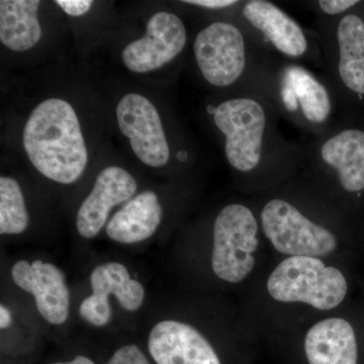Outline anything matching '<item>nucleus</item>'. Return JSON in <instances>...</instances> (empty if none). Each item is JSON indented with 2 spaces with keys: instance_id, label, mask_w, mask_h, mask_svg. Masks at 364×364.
<instances>
[{
  "instance_id": "f257e3e1",
  "label": "nucleus",
  "mask_w": 364,
  "mask_h": 364,
  "mask_svg": "<svg viewBox=\"0 0 364 364\" xmlns=\"http://www.w3.org/2000/svg\"><path fill=\"white\" fill-rule=\"evenodd\" d=\"M23 143L36 169L53 181L74 183L85 172L88 162L85 138L77 114L65 100L41 102L26 122Z\"/></svg>"
},
{
  "instance_id": "f03ea898",
  "label": "nucleus",
  "mask_w": 364,
  "mask_h": 364,
  "mask_svg": "<svg viewBox=\"0 0 364 364\" xmlns=\"http://www.w3.org/2000/svg\"><path fill=\"white\" fill-rule=\"evenodd\" d=\"M267 291L282 303H305L329 311L343 301L347 282L339 269L326 267L317 257L291 256L273 270Z\"/></svg>"
},
{
  "instance_id": "7ed1b4c3",
  "label": "nucleus",
  "mask_w": 364,
  "mask_h": 364,
  "mask_svg": "<svg viewBox=\"0 0 364 364\" xmlns=\"http://www.w3.org/2000/svg\"><path fill=\"white\" fill-rule=\"evenodd\" d=\"M257 222L247 207L227 205L214 226L213 272L224 282L238 284L252 272L258 248Z\"/></svg>"
},
{
  "instance_id": "20e7f679",
  "label": "nucleus",
  "mask_w": 364,
  "mask_h": 364,
  "mask_svg": "<svg viewBox=\"0 0 364 364\" xmlns=\"http://www.w3.org/2000/svg\"><path fill=\"white\" fill-rule=\"evenodd\" d=\"M263 230L279 252L291 256H325L337 247L331 231L310 221L284 200L268 202L261 212Z\"/></svg>"
},
{
  "instance_id": "39448f33",
  "label": "nucleus",
  "mask_w": 364,
  "mask_h": 364,
  "mask_svg": "<svg viewBox=\"0 0 364 364\" xmlns=\"http://www.w3.org/2000/svg\"><path fill=\"white\" fill-rule=\"evenodd\" d=\"M214 121L226 138L225 152L231 166L241 172L256 168L267 124L262 107L251 98L227 100L215 109Z\"/></svg>"
},
{
  "instance_id": "423d86ee",
  "label": "nucleus",
  "mask_w": 364,
  "mask_h": 364,
  "mask_svg": "<svg viewBox=\"0 0 364 364\" xmlns=\"http://www.w3.org/2000/svg\"><path fill=\"white\" fill-rule=\"evenodd\" d=\"M196 63L212 85H233L246 66L245 41L239 28L217 21L198 33L195 42Z\"/></svg>"
},
{
  "instance_id": "0eeeda50",
  "label": "nucleus",
  "mask_w": 364,
  "mask_h": 364,
  "mask_svg": "<svg viewBox=\"0 0 364 364\" xmlns=\"http://www.w3.org/2000/svg\"><path fill=\"white\" fill-rule=\"evenodd\" d=\"M92 294L81 301L79 315L95 327H105L112 320L109 296H114L119 306L128 312H136L145 301V289L133 279L128 268L119 262L97 265L90 273Z\"/></svg>"
},
{
  "instance_id": "6e6552de",
  "label": "nucleus",
  "mask_w": 364,
  "mask_h": 364,
  "mask_svg": "<svg viewBox=\"0 0 364 364\" xmlns=\"http://www.w3.org/2000/svg\"><path fill=\"white\" fill-rule=\"evenodd\" d=\"M119 130L130 140L136 156L151 167L164 166L170 151L156 107L148 98L129 93L117 107Z\"/></svg>"
},
{
  "instance_id": "1a4fd4ad",
  "label": "nucleus",
  "mask_w": 364,
  "mask_h": 364,
  "mask_svg": "<svg viewBox=\"0 0 364 364\" xmlns=\"http://www.w3.org/2000/svg\"><path fill=\"white\" fill-rule=\"evenodd\" d=\"M16 287L32 294L40 315L51 325L61 326L70 315V291L65 273L51 262L18 260L11 267Z\"/></svg>"
},
{
  "instance_id": "9d476101",
  "label": "nucleus",
  "mask_w": 364,
  "mask_h": 364,
  "mask_svg": "<svg viewBox=\"0 0 364 364\" xmlns=\"http://www.w3.org/2000/svg\"><path fill=\"white\" fill-rule=\"evenodd\" d=\"M186 44V30L181 18L160 11L148 21L145 36L124 48L123 61L129 70L147 73L172 61Z\"/></svg>"
},
{
  "instance_id": "9b49d317",
  "label": "nucleus",
  "mask_w": 364,
  "mask_h": 364,
  "mask_svg": "<svg viewBox=\"0 0 364 364\" xmlns=\"http://www.w3.org/2000/svg\"><path fill=\"white\" fill-rule=\"evenodd\" d=\"M148 350L157 364H221L214 347L195 327L176 320L153 326Z\"/></svg>"
},
{
  "instance_id": "f8f14e48",
  "label": "nucleus",
  "mask_w": 364,
  "mask_h": 364,
  "mask_svg": "<svg viewBox=\"0 0 364 364\" xmlns=\"http://www.w3.org/2000/svg\"><path fill=\"white\" fill-rule=\"evenodd\" d=\"M136 191L135 178L122 167L102 170L90 195L79 208L76 228L85 239H92L107 224L112 208L130 200Z\"/></svg>"
},
{
  "instance_id": "ddd939ff",
  "label": "nucleus",
  "mask_w": 364,
  "mask_h": 364,
  "mask_svg": "<svg viewBox=\"0 0 364 364\" xmlns=\"http://www.w3.org/2000/svg\"><path fill=\"white\" fill-rule=\"evenodd\" d=\"M310 364H358V343L350 323L344 318L320 321L306 335Z\"/></svg>"
},
{
  "instance_id": "4468645a",
  "label": "nucleus",
  "mask_w": 364,
  "mask_h": 364,
  "mask_svg": "<svg viewBox=\"0 0 364 364\" xmlns=\"http://www.w3.org/2000/svg\"><path fill=\"white\" fill-rule=\"evenodd\" d=\"M163 210L154 191H146L129 200L105 227L107 237L119 244L140 243L149 239L161 224Z\"/></svg>"
},
{
  "instance_id": "2eb2a0df",
  "label": "nucleus",
  "mask_w": 364,
  "mask_h": 364,
  "mask_svg": "<svg viewBox=\"0 0 364 364\" xmlns=\"http://www.w3.org/2000/svg\"><path fill=\"white\" fill-rule=\"evenodd\" d=\"M243 14L279 52L289 57L305 54L308 48L305 33L293 18L275 4L265 0H251L244 6Z\"/></svg>"
},
{
  "instance_id": "dca6fc26",
  "label": "nucleus",
  "mask_w": 364,
  "mask_h": 364,
  "mask_svg": "<svg viewBox=\"0 0 364 364\" xmlns=\"http://www.w3.org/2000/svg\"><path fill=\"white\" fill-rule=\"evenodd\" d=\"M321 156L338 172L345 191L356 193L364 189V132L345 130L331 136L321 148Z\"/></svg>"
},
{
  "instance_id": "f3484780",
  "label": "nucleus",
  "mask_w": 364,
  "mask_h": 364,
  "mask_svg": "<svg viewBox=\"0 0 364 364\" xmlns=\"http://www.w3.org/2000/svg\"><path fill=\"white\" fill-rule=\"evenodd\" d=\"M39 0H1L0 1V41L16 52L28 51L42 37L38 11Z\"/></svg>"
},
{
  "instance_id": "a211bd4d",
  "label": "nucleus",
  "mask_w": 364,
  "mask_h": 364,
  "mask_svg": "<svg viewBox=\"0 0 364 364\" xmlns=\"http://www.w3.org/2000/svg\"><path fill=\"white\" fill-rule=\"evenodd\" d=\"M339 74L349 90L364 95V23L355 14H347L337 28Z\"/></svg>"
},
{
  "instance_id": "6ab92c4d",
  "label": "nucleus",
  "mask_w": 364,
  "mask_h": 364,
  "mask_svg": "<svg viewBox=\"0 0 364 364\" xmlns=\"http://www.w3.org/2000/svg\"><path fill=\"white\" fill-rule=\"evenodd\" d=\"M284 97L291 111L296 109L298 100L304 116L312 123H324L331 112L329 93L325 86L299 67H291L287 71Z\"/></svg>"
},
{
  "instance_id": "aec40b11",
  "label": "nucleus",
  "mask_w": 364,
  "mask_h": 364,
  "mask_svg": "<svg viewBox=\"0 0 364 364\" xmlns=\"http://www.w3.org/2000/svg\"><path fill=\"white\" fill-rule=\"evenodd\" d=\"M30 218L18 182L0 177V234L20 235L28 227Z\"/></svg>"
},
{
  "instance_id": "412c9836",
  "label": "nucleus",
  "mask_w": 364,
  "mask_h": 364,
  "mask_svg": "<svg viewBox=\"0 0 364 364\" xmlns=\"http://www.w3.org/2000/svg\"><path fill=\"white\" fill-rule=\"evenodd\" d=\"M107 364H150L147 356L135 344L124 345L114 351Z\"/></svg>"
},
{
  "instance_id": "4be33fe9",
  "label": "nucleus",
  "mask_w": 364,
  "mask_h": 364,
  "mask_svg": "<svg viewBox=\"0 0 364 364\" xmlns=\"http://www.w3.org/2000/svg\"><path fill=\"white\" fill-rule=\"evenodd\" d=\"M58 4L67 14L71 16H80L87 13L92 6L91 0H57Z\"/></svg>"
},
{
  "instance_id": "5701e85b",
  "label": "nucleus",
  "mask_w": 364,
  "mask_h": 364,
  "mask_svg": "<svg viewBox=\"0 0 364 364\" xmlns=\"http://www.w3.org/2000/svg\"><path fill=\"white\" fill-rule=\"evenodd\" d=\"M358 4L356 0H321L318 6L325 14H338Z\"/></svg>"
},
{
  "instance_id": "b1692460",
  "label": "nucleus",
  "mask_w": 364,
  "mask_h": 364,
  "mask_svg": "<svg viewBox=\"0 0 364 364\" xmlns=\"http://www.w3.org/2000/svg\"><path fill=\"white\" fill-rule=\"evenodd\" d=\"M184 2L193 6L207 7V9H224L237 4V1L233 0H188Z\"/></svg>"
},
{
  "instance_id": "393cba45",
  "label": "nucleus",
  "mask_w": 364,
  "mask_h": 364,
  "mask_svg": "<svg viewBox=\"0 0 364 364\" xmlns=\"http://www.w3.org/2000/svg\"><path fill=\"white\" fill-rule=\"evenodd\" d=\"M13 316L11 311L6 306H0V328L1 330L7 329L13 325Z\"/></svg>"
},
{
  "instance_id": "a878e982",
  "label": "nucleus",
  "mask_w": 364,
  "mask_h": 364,
  "mask_svg": "<svg viewBox=\"0 0 364 364\" xmlns=\"http://www.w3.org/2000/svg\"><path fill=\"white\" fill-rule=\"evenodd\" d=\"M50 364H95V361L91 360L87 356L77 355L75 356L72 360L69 361H57Z\"/></svg>"
}]
</instances>
